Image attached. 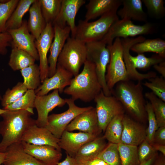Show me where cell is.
<instances>
[{"instance_id": "obj_17", "label": "cell", "mask_w": 165, "mask_h": 165, "mask_svg": "<svg viewBox=\"0 0 165 165\" xmlns=\"http://www.w3.org/2000/svg\"><path fill=\"white\" fill-rule=\"evenodd\" d=\"M53 26L54 36L48 58L49 66L48 77L52 76L55 73L58 57L71 32L70 28L68 26L63 28L57 25Z\"/></svg>"}, {"instance_id": "obj_15", "label": "cell", "mask_w": 165, "mask_h": 165, "mask_svg": "<svg viewBox=\"0 0 165 165\" xmlns=\"http://www.w3.org/2000/svg\"><path fill=\"white\" fill-rule=\"evenodd\" d=\"M73 75L69 72L57 65L56 72L50 77H47L42 84L35 90L36 96L46 95L52 90H58L61 93L64 89L69 85Z\"/></svg>"}, {"instance_id": "obj_6", "label": "cell", "mask_w": 165, "mask_h": 165, "mask_svg": "<svg viewBox=\"0 0 165 165\" xmlns=\"http://www.w3.org/2000/svg\"><path fill=\"white\" fill-rule=\"evenodd\" d=\"M156 26L152 23L147 22L142 25H137L131 20L123 19L113 23L101 40L107 45H109L112 44L116 38L125 39L138 35L152 34L156 32Z\"/></svg>"}, {"instance_id": "obj_43", "label": "cell", "mask_w": 165, "mask_h": 165, "mask_svg": "<svg viewBox=\"0 0 165 165\" xmlns=\"http://www.w3.org/2000/svg\"><path fill=\"white\" fill-rule=\"evenodd\" d=\"M145 110L148 121V126L145 130L146 140L151 144L153 143L154 134L159 128L152 107L148 102L145 106Z\"/></svg>"}, {"instance_id": "obj_16", "label": "cell", "mask_w": 165, "mask_h": 165, "mask_svg": "<svg viewBox=\"0 0 165 165\" xmlns=\"http://www.w3.org/2000/svg\"><path fill=\"white\" fill-rule=\"evenodd\" d=\"M65 130L69 132L78 130L98 136L102 131L99 126L95 108L93 107L77 116L68 125Z\"/></svg>"}, {"instance_id": "obj_7", "label": "cell", "mask_w": 165, "mask_h": 165, "mask_svg": "<svg viewBox=\"0 0 165 165\" xmlns=\"http://www.w3.org/2000/svg\"><path fill=\"white\" fill-rule=\"evenodd\" d=\"M87 60L94 64L95 71L102 90L106 96L112 95L105 79L106 72L110 57L107 45L101 40L86 43Z\"/></svg>"}, {"instance_id": "obj_41", "label": "cell", "mask_w": 165, "mask_h": 165, "mask_svg": "<svg viewBox=\"0 0 165 165\" xmlns=\"http://www.w3.org/2000/svg\"><path fill=\"white\" fill-rule=\"evenodd\" d=\"M146 8L148 14L152 18L160 19L165 15L164 2L163 0H142Z\"/></svg>"}, {"instance_id": "obj_4", "label": "cell", "mask_w": 165, "mask_h": 165, "mask_svg": "<svg viewBox=\"0 0 165 165\" xmlns=\"http://www.w3.org/2000/svg\"><path fill=\"white\" fill-rule=\"evenodd\" d=\"M117 12H108L93 22L79 20L74 38L85 44L101 40L112 24L119 20Z\"/></svg>"}, {"instance_id": "obj_20", "label": "cell", "mask_w": 165, "mask_h": 165, "mask_svg": "<svg viewBox=\"0 0 165 165\" xmlns=\"http://www.w3.org/2000/svg\"><path fill=\"white\" fill-rule=\"evenodd\" d=\"M59 140L46 127H38L35 124L27 129L21 141L34 145H49L61 151L58 145Z\"/></svg>"}, {"instance_id": "obj_21", "label": "cell", "mask_w": 165, "mask_h": 165, "mask_svg": "<svg viewBox=\"0 0 165 165\" xmlns=\"http://www.w3.org/2000/svg\"><path fill=\"white\" fill-rule=\"evenodd\" d=\"M145 39V38L142 36L134 38H128L121 39L123 47V60L130 80L132 79L138 82H141L144 79L148 80L157 76L156 73L152 71L144 74L139 72L134 67L130 58V50L132 46Z\"/></svg>"}, {"instance_id": "obj_11", "label": "cell", "mask_w": 165, "mask_h": 165, "mask_svg": "<svg viewBox=\"0 0 165 165\" xmlns=\"http://www.w3.org/2000/svg\"><path fill=\"white\" fill-rule=\"evenodd\" d=\"M66 104L65 99L60 96L57 90L48 94L36 96L34 102L38 114L36 125L38 127H45L49 112L55 108L62 107Z\"/></svg>"}, {"instance_id": "obj_8", "label": "cell", "mask_w": 165, "mask_h": 165, "mask_svg": "<svg viewBox=\"0 0 165 165\" xmlns=\"http://www.w3.org/2000/svg\"><path fill=\"white\" fill-rule=\"evenodd\" d=\"M107 46L109 50L110 57L105 79L107 86L111 91L118 82L130 80L123 60L121 39L116 38L112 44Z\"/></svg>"}, {"instance_id": "obj_3", "label": "cell", "mask_w": 165, "mask_h": 165, "mask_svg": "<svg viewBox=\"0 0 165 165\" xmlns=\"http://www.w3.org/2000/svg\"><path fill=\"white\" fill-rule=\"evenodd\" d=\"M83 65L82 70L72 78L69 85L63 92L75 101L79 99L88 102L94 100L102 88L94 63L86 60Z\"/></svg>"}, {"instance_id": "obj_27", "label": "cell", "mask_w": 165, "mask_h": 165, "mask_svg": "<svg viewBox=\"0 0 165 165\" xmlns=\"http://www.w3.org/2000/svg\"><path fill=\"white\" fill-rule=\"evenodd\" d=\"M106 140L103 136H98L86 143L79 149L74 158L76 160H83L97 158L107 145Z\"/></svg>"}, {"instance_id": "obj_48", "label": "cell", "mask_w": 165, "mask_h": 165, "mask_svg": "<svg viewBox=\"0 0 165 165\" xmlns=\"http://www.w3.org/2000/svg\"><path fill=\"white\" fill-rule=\"evenodd\" d=\"M57 165H78L74 158L68 154L65 159L61 162H59Z\"/></svg>"}, {"instance_id": "obj_19", "label": "cell", "mask_w": 165, "mask_h": 165, "mask_svg": "<svg viewBox=\"0 0 165 165\" xmlns=\"http://www.w3.org/2000/svg\"><path fill=\"white\" fill-rule=\"evenodd\" d=\"M22 143L25 152L46 165H57L62 158L61 151L53 146Z\"/></svg>"}, {"instance_id": "obj_53", "label": "cell", "mask_w": 165, "mask_h": 165, "mask_svg": "<svg viewBox=\"0 0 165 165\" xmlns=\"http://www.w3.org/2000/svg\"><path fill=\"white\" fill-rule=\"evenodd\" d=\"M6 110L3 109H1L0 108V116H1L2 114L5 113Z\"/></svg>"}, {"instance_id": "obj_36", "label": "cell", "mask_w": 165, "mask_h": 165, "mask_svg": "<svg viewBox=\"0 0 165 165\" xmlns=\"http://www.w3.org/2000/svg\"><path fill=\"white\" fill-rule=\"evenodd\" d=\"M145 97L149 101L158 127L165 126V102L152 92H146Z\"/></svg>"}, {"instance_id": "obj_2", "label": "cell", "mask_w": 165, "mask_h": 165, "mask_svg": "<svg viewBox=\"0 0 165 165\" xmlns=\"http://www.w3.org/2000/svg\"><path fill=\"white\" fill-rule=\"evenodd\" d=\"M126 110L132 116L140 120L147 117L145 100L141 82L135 83L130 80L120 81L111 90Z\"/></svg>"}, {"instance_id": "obj_23", "label": "cell", "mask_w": 165, "mask_h": 165, "mask_svg": "<svg viewBox=\"0 0 165 165\" xmlns=\"http://www.w3.org/2000/svg\"><path fill=\"white\" fill-rule=\"evenodd\" d=\"M5 152L3 165H46L25 152L22 141L10 145Z\"/></svg>"}, {"instance_id": "obj_55", "label": "cell", "mask_w": 165, "mask_h": 165, "mask_svg": "<svg viewBox=\"0 0 165 165\" xmlns=\"http://www.w3.org/2000/svg\"><path fill=\"white\" fill-rule=\"evenodd\" d=\"M2 98V97H1V95L0 94V100H1Z\"/></svg>"}, {"instance_id": "obj_5", "label": "cell", "mask_w": 165, "mask_h": 165, "mask_svg": "<svg viewBox=\"0 0 165 165\" xmlns=\"http://www.w3.org/2000/svg\"><path fill=\"white\" fill-rule=\"evenodd\" d=\"M87 60L86 44L75 38L67 40L58 57L57 65L75 76Z\"/></svg>"}, {"instance_id": "obj_52", "label": "cell", "mask_w": 165, "mask_h": 165, "mask_svg": "<svg viewBox=\"0 0 165 165\" xmlns=\"http://www.w3.org/2000/svg\"><path fill=\"white\" fill-rule=\"evenodd\" d=\"M6 156V153L0 152V165L3 164L5 161Z\"/></svg>"}, {"instance_id": "obj_18", "label": "cell", "mask_w": 165, "mask_h": 165, "mask_svg": "<svg viewBox=\"0 0 165 165\" xmlns=\"http://www.w3.org/2000/svg\"><path fill=\"white\" fill-rule=\"evenodd\" d=\"M98 137L96 135L79 132L74 133L64 131L60 139L58 145L61 149L74 158L79 149L85 144Z\"/></svg>"}, {"instance_id": "obj_9", "label": "cell", "mask_w": 165, "mask_h": 165, "mask_svg": "<svg viewBox=\"0 0 165 165\" xmlns=\"http://www.w3.org/2000/svg\"><path fill=\"white\" fill-rule=\"evenodd\" d=\"M95 108L99 126L104 132L111 121L116 116L124 114V109L119 100L113 95L106 96L102 91L95 98Z\"/></svg>"}, {"instance_id": "obj_26", "label": "cell", "mask_w": 165, "mask_h": 165, "mask_svg": "<svg viewBox=\"0 0 165 165\" xmlns=\"http://www.w3.org/2000/svg\"><path fill=\"white\" fill-rule=\"evenodd\" d=\"M29 17L27 21L30 32L37 39L45 29L46 24L43 16L39 0H35L29 10Z\"/></svg>"}, {"instance_id": "obj_37", "label": "cell", "mask_w": 165, "mask_h": 165, "mask_svg": "<svg viewBox=\"0 0 165 165\" xmlns=\"http://www.w3.org/2000/svg\"><path fill=\"white\" fill-rule=\"evenodd\" d=\"M130 58L134 67L142 70H147L152 66L165 61V58L158 54L147 57L143 54H138L136 56L130 55Z\"/></svg>"}, {"instance_id": "obj_33", "label": "cell", "mask_w": 165, "mask_h": 165, "mask_svg": "<svg viewBox=\"0 0 165 165\" xmlns=\"http://www.w3.org/2000/svg\"><path fill=\"white\" fill-rule=\"evenodd\" d=\"M36 96L35 90H28L17 101L3 109L7 111L25 110L33 115V109L35 108L34 102Z\"/></svg>"}, {"instance_id": "obj_22", "label": "cell", "mask_w": 165, "mask_h": 165, "mask_svg": "<svg viewBox=\"0 0 165 165\" xmlns=\"http://www.w3.org/2000/svg\"><path fill=\"white\" fill-rule=\"evenodd\" d=\"M121 143L138 146L146 139L145 130L138 123L124 114Z\"/></svg>"}, {"instance_id": "obj_50", "label": "cell", "mask_w": 165, "mask_h": 165, "mask_svg": "<svg viewBox=\"0 0 165 165\" xmlns=\"http://www.w3.org/2000/svg\"><path fill=\"white\" fill-rule=\"evenodd\" d=\"M151 145L156 151H158L160 152L164 156H165V145L156 144H152Z\"/></svg>"}, {"instance_id": "obj_14", "label": "cell", "mask_w": 165, "mask_h": 165, "mask_svg": "<svg viewBox=\"0 0 165 165\" xmlns=\"http://www.w3.org/2000/svg\"><path fill=\"white\" fill-rule=\"evenodd\" d=\"M11 35L12 41L11 46L24 51L30 54L36 61L39 57L36 48L35 37L30 32L27 27V21L24 20L20 28L7 31Z\"/></svg>"}, {"instance_id": "obj_54", "label": "cell", "mask_w": 165, "mask_h": 165, "mask_svg": "<svg viewBox=\"0 0 165 165\" xmlns=\"http://www.w3.org/2000/svg\"><path fill=\"white\" fill-rule=\"evenodd\" d=\"M155 165H165L164 162V161L158 163L156 164Z\"/></svg>"}, {"instance_id": "obj_24", "label": "cell", "mask_w": 165, "mask_h": 165, "mask_svg": "<svg viewBox=\"0 0 165 165\" xmlns=\"http://www.w3.org/2000/svg\"><path fill=\"white\" fill-rule=\"evenodd\" d=\"M122 5V0H90L86 5L85 20L89 21L108 12L116 11Z\"/></svg>"}, {"instance_id": "obj_56", "label": "cell", "mask_w": 165, "mask_h": 165, "mask_svg": "<svg viewBox=\"0 0 165 165\" xmlns=\"http://www.w3.org/2000/svg\"><path fill=\"white\" fill-rule=\"evenodd\" d=\"M105 165H110L107 163H106Z\"/></svg>"}, {"instance_id": "obj_32", "label": "cell", "mask_w": 165, "mask_h": 165, "mask_svg": "<svg viewBox=\"0 0 165 165\" xmlns=\"http://www.w3.org/2000/svg\"><path fill=\"white\" fill-rule=\"evenodd\" d=\"M24 85L28 90H35L41 83L39 66L35 63L20 70Z\"/></svg>"}, {"instance_id": "obj_38", "label": "cell", "mask_w": 165, "mask_h": 165, "mask_svg": "<svg viewBox=\"0 0 165 165\" xmlns=\"http://www.w3.org/2000/svg\"><path fill=\"white\" fill-rule=\"evenodd\" d=\"M97 158L110 165H121L118 144L109 142L98 155Z\"/></svg>"}, {"instance_id": "obj_35", "label": "cell", "mask_w": 165, "mask_h": 165, "mask_svg": "<svg viewBox=\"0 0 165 165\" xmlns=\"http://www.w3.org/2000/svg\"><path fill=\"white\" fill-rule=\"evenodd\" d=\"M118 149L121 165H139L140 164L137 146L118 144Z\"/></svg>"}, {"instance_id": "obj_29", "label": "cell", "mask_w": 165, "mask_h": 165, "mask_svg": "<svg viewBox=\"0 0 165 165\" xmlns=\"http://www.w3.org/2000/svg\"><path fill=\"white\" fill-rule=\"evenodd\" d=\"M35 60L26 51L13 47L9 56L8 64L14 71L21 70L35 64Z\"/></svg>"}, {"instance_id": "obj_25", "label": "cell", "mask_w": 165, "mask_h": 165, "mask_svg": "<svg viewBox=\"0 0 165 165\" xmlns=\"http://www.w3.org/2000/svg\"><path fill=\"white\" fill-rule=\"evenodd\" d=\"M123 7L117 14L123 19L146 23L147 14L144 11L141 0H122Z\"/></svg>"}, {"instance_id": "obj_57", "label": "cell", "mask_w": 165, "mask_h": 165, "mask_svg": "<svg viewBox=\"0 0 165 165\" xmlns=\"http://www.w3.org/2000/svg\"><path fill=\"white\" fill-rule=\"evenodd\" d=\"M3 165L2 164V165Z\"/></svg>"}, {"instance_id": "obj_40", "label": "cell", "mask_w": 165, "mask_h": 165, "mask_svg": "<svg viewBox=\"0 0 165 165\" xmlns=\"http://www.w3.org/2000/svg\"><path fill=\"white\" fill-rule=\"evenodd\" d=\"M27 90L23 82H18L11 89H7L2 97V105L4 108L13 103L22 96Z\"/></svg>"}, {"instance_id": "obj_47", "label": "cell", "mask_w": 165, "mask_h": 165, "mask_svg": "<svg viewBox=\"0 0 165 165\" xmlns=\"http://www.w3.org/2000/svg\"><path fill=\"white\" fill-rule=\"evenodd\" d=\"M76 161L78 165H105L106 163L97 158L87 160Z\"/></svg>"}, {"instance_id": "obj_1", "label": "cell", "mask_w": 165, "mask_h": 165, "mask_svg": "<svg viewBox=\"0 0 165 165\" xmlns=\"http://www.w3.org/2000/svg\"><path fill=\"white\" fill-rule=\"evenodd\" d=\"M33 114L25 110L7 111L1 116L0 152H5L13 144L20 142L24 134L30 126L35 124Z\"/></svg>"}, {"instance_id": "obj_46", "label": "cell", "mask_w": 165, "mask_h": 165, "mask_svg": "<svg viewBox=\"0 0 165 165\" xmlns=\"http://www.w3.org/2000/svg\"><path fill=\"white\" fill-rule=\"evenodd\" d=\"M152 144L165 145V126L159 127L156 131Z\"/></svg>"}, {"instance_id": "obj_28", "label": "cell", "mask_w": 165, "mask_h": 165, "mask_svg": "<svg viewBox=\"0 0 165 165\" xmlns=\"http://www.w3.org/2000/svg\"><path fill=\"white\" fill-rule=\"evenodd\" d=\"M130 50L138 54L155 53L165 58V41L160 38L145 39L134 44Z\"/></svg>"}, {"instance_id": "obj_34", "label": "cell", "mask_w": 165, "mask_h": 165, "mask_svg": "<svg viewBox=\"0 0 165 165\" xmlns=\"http://www.w3.org/2000/svg\"><path fill=\"white\" fill-rule=\"evenodd\" d=\"M42 13L46 23H53L60 12L62 0H39Z\"/></svg>"}, {"instance_id": "obj_51", "label": "cell", "mask_w": 165, "mask_h": 165, "mask_svg": "<svg viewBox=\"0 0 165 165\" xmlns=\"http://www.w3.org/2000/svg\"><path fill=\"white\" fill-rule=\"evenodd\" d=\"M155 159V156L148 160L140 163L139 165H151Z\"/></svg>"}, {"instance_id": "obj_10", "label": "cell", "mask_w": 165, "mask_h": 165, "mask_svg": "<svg viewBox=\"0 0 165 165\" xmlns=\"http://www.w3.org/2000/svg\"><path fill=\"white\" fill-rule=\"evenodd\" d=\"M68 108L59 114H52L48 116L45 127L56 138L60 139L68 125L77 116L91 108L93 107H80L77 106L71 98L65 99Z\"/></svg>"}, {"instance_id": "obj_12", "label": "cell", "mask_w": 165, "mask_h": 165, "mask_svg": "<svg viewBox=\"0 0 165 165\" xmlns=\"http://www.w3.org/2000/svg\"><path fill=\"white\" fill-rule=\"evenodd\" d=\"M54 36L53 25L51 23H48L39 37L35 40V45L39 61L41 83L48 77L49 66L47 56Z\"/></svg>"}, {"instance_id": "obj_13", "label": "cell", "mask_w": 165, "mask_h": 165, "mask_svg": "<svg viewBox=\"0 0 165 165\" xmlns=\"http://www.w3.org/2000/svg\"><path fill=\"white\" fill-rule=\"evenodd\" d=\"M86 2L84 0H62L60 12L52 24L53 26L63 28L68 26L71 29V37L74 38L76 27L75 17L80 8Z\"/></svg>"}, {"instance_id": "obj_42", "label": "cell", "mask_w": 165, "mask_h": 165, "mask_svg": "<svg viewBox=\"0 0 165 165\" xmlns=\"http://www.w3.org/2000/svg\"><path fill=\"white\" fill-rule=\"evenodd\" d=\"M143 85L150 89L153 94L165 102V80L162 76L155 77L148 79Z\"/></svg>"}, {"instance_id": "obj_45", "label": "cell", "mask_w": 165, "mask_h": 165, "mask_svg": "<svg viewBox=\"0 0 165 165\" xmlns=\"http://www.w3.org/2000/svg\"><path fill=\"white\" fill-rule=\"evenodd\" d=\"M12 41V37L7 32L0 33V54L5 55L7 53V48L11 46Z\"/></svg>"}, {"instance_id": "obj_31", "label": "cell", "mask_w": 165, "mask_h": 165, "mask_svg": "<svg viewBox=\"0 0 165 165\" xmlns=\"http://www.w3.org/2000/svg\"><path fill=\"white\" fill-rule=\"evenodd\" d=\"M124 114L118 115L110 122L103 136L109 142L118 144L120 143L123 130L122 120Z\"/></svg>"}, {"instance_id": "obj_49", "label": "cell", "mask_w": 165, "mask_h": 165, "mask_svg": "<svg viewBox=\"0 0 165 165\" xmlns=\"http://www.w3.org/2000/svg\"><path fill=\"white\" fill-rule=\"evenodd\" d=\"M153 68L161 76L165 78V61H163L159 64L153 66Z\"/></svg>"}, {"instance_id": "obj_30", "label": "cell", "mask_w": 165, "mask_h": 165, "mask_svg": "<svg viewBox=\"0 0 165 165\" xmlns=\"http://www.w3.org/2000/svg\"><path fill=\"white\" fill-rule=\"evenodd\" d=\"M35 0H20L10 17L7 22L6 31L18 28L22 25L23 17Z\"/></svg>"}, {"instance_id": "obj_39", "label": "cell", "mask_w": 165, "mask_h": 165, "mask_svg": "<svg viewBox=\"0 0 165 165\" xmlns=\"http://www.w3.org/2000/svg\"><path fill=\"white\" fill-rule=\"evenodd\" d=\"M19 1L0 0V33L6 32V24L15 9Z\"/></svg>"}, {"instance_id": "obj_44", "label": "cell", "mask_w": 165, "mask_h": 165, "mask_svg": "<svg viewBox=\"0 0 165 165\" xmlns=\"http://www.w3.org/2000/svg\"><path fill=\"white\" fill-rule=\"evenodd\" d=\"M156 151L151 144L146 139L144 140L138 148V155L140 163L154 156Z\"/></svg>"}]
</instances>
